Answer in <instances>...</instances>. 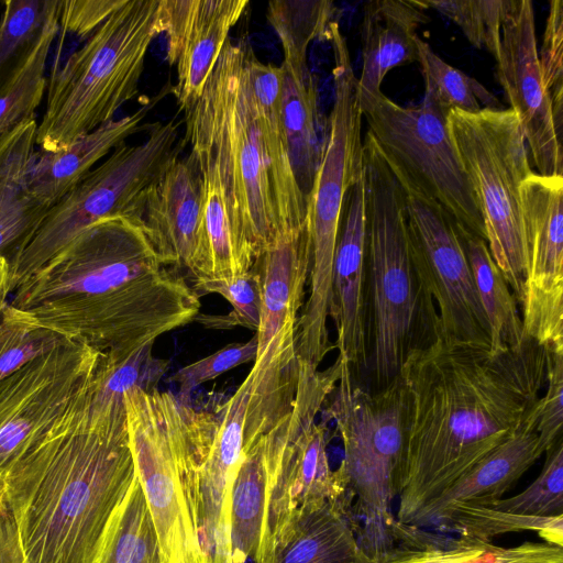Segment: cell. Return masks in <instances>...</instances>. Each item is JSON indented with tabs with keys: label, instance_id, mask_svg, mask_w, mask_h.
Returning a JSON list of instances; mask_svg holds the SVG:
<instances>
[{
	"label": "cell",
	"instance_id": "obj_3",
	"mask_svg": "<svg viewBox=\"0 0 563 563\" xmlns=\"http://www.w3.org/2000/svg\"><path fill=\"white\" fill-rule=\"evenodd\" d=\"M86 384L0 478L26 563H98L136 476L126 422L90 421Z\"/></svg>",
	"mask_w": 563,
	"mask_h": 563
},
{
	"label": "cell",
	"instance_id": "obj_37",
	"mask_svg": "<svg viewBox=\"0 0 563 563\" xmlns=\"http://www.w3.org/2000/svg\"><path fill=\"white\" fill-rule=\"evenodd\" d=\"M418 63L424 79V97L449 114L451 110L476 113L484 109H503L497 98L476 79L443 60L420 37Z\"/></svg>",
	"mask_w": 563,
	"mask_h": 563
},
{
	"label": "cell",
	"instance_id": "obj_21",
	"mask_svg": "<svg viewBox=\"0 0 563 563\" xmlns=\"http://www.w3.org/2000/svg\"><path fill=\"white\" fill-rule=\"evenodd\" d=\"M428 21L420 0H372L364 4L363 65L357 77L361 108L383 93L380 86L389 70L418 62L417 30Z\"/></svg>",
	"mask_w": 563,
	"mask_h": 563
},
{
	"label": "cell",
	"instance_id": "obj_27",
	"mask_svg": "<svg viewBox=\"0 0 563 563\" xmlns=\"http://www.w3.org/2000/svg\"><path fill=\"white\" fill-rule=\"evenodd\" d=\"M37 124L33 117L0 136V255L7 258L47 211L29 189Z\"/></svg>",
	"mask_w": 563,
	"mask_h": 563
},
{
	"label": "cell",
	"instance_id": "obj_9",
	"mask_svg": "<svg viewBox=\"0 0 563 563\" xmlns=\"http://www.w3.org/2000/svg\"><path fill=\"white\" fill-rule=\"evenodd\" d=\"M328 41L334 62L333 103L321 161L308 199L309 295L296 325L297 356L316 367L334 346L328 330L334 254L346 195L364 172L363 113L357 77L338 22L331 25Z\"/></svg>",
	"mask_w": 563,
	"mask_h": 563
},
{
	"label": "cell",
	"instance_id": "obj_14",
	"mask_svg": "<svg viewBox=\"0 0 563 563\" xmlns=\"http://www.w3.org/2000/svg\"><path fill=\"white\" fill-rule=\"evenodd\" d=\"M99 354L71 341L0 382V478L66 409L91 375Z\"/></svg>",
	"mask_w": 563,
	"mask_h": 563
},
{
	"label": "cell",
	"instance_id": "obj_26",
	"mask_svg": "<svg viewBox=\"0 0 563 563\" xmlns=\"http://www.w3.org/2000/svg\"><path fill=\"white\" fill-rule=\"evenodd\" d=\"M393 528L396 548L380 563H563V548L548 542L504 548L477 539L433 533L397 520Z\"/></svg>",
	"mask_w": 563,
	"mask_h": 563
},
{
	"label": "cell",
	"instance_id": "obj_22",
	"mask_svg": "<svg viewBox=\"0 0 563 563\" xmlns=\"http://www.w3.org/2000/svg\"><path fill=\"white\" fill-rule=\"evenodd\" d=\"M311 265V236L308 220L299 229L282 234L255 260L252 268L261 284L262 316L257 355L274 336L296 324L303 307L305 287Z\"/></svg>",
	"mask_w": 563,
	"mask_h": 563
},
{
	"label": "cell",
	"instance_id": "obj_6",
	"mask_svg": "<svg viewBox=\"0 0 563 563\" xmlns=\"http://www.w3.org/2000/svg\"><path fill=\"white\" fill-rule=\"evenodd\" d=\"M340 357V377L323 406L343 443L335 472L353 499L358 543L372 563H380L396 548L391 505L401 487L407 397L400 376L372 389Z\"/></svg>",
	"mask_w": 563,
	"mask_h": 563
},
{
	"label": "cell",
	"instance_id": "obj_30",
	"mask_svg": "<svg viewBox=\"0 0 563 563\" xmlns=\"http://www.w3.org/2000/svg\"><path fill=\"white\" fill-rule=\"evenodd\" d=\"M280 109L292 172L308 199L321 161L318 90L309 66L282 63Z\"/></svg>",
	"mask_w": 563,
	"mask_h": 563
},
{
	"label": "cell",
	"instance_id": "obj_29",
	"mask_svg": "<svg viewBox=\"0 0 563 563\" xmlns=\"http://www.w3.org/2000/svg\"><path fill=\"white\" fill-rule=\"evenodd\" d=\"M154 343L128 353L99 354L85 388L90 421L125 423L124 394L135 387L147 391L157 389L169 361L153 355Z\"/></svg>",
	"mask_w": 563,
	"mask_h": 563
},
{
	"label": "cell",
	"instance_id": "obj_24",
	"mask_svg": "<svg viewBox=\"0 0 563 563\" xmlns=\"http://www.w3.org/2000/svg\"><path fill=\"white\" fill-rule=\"evenodd\" d=\"M166 93L157 95L133 113L113 119L57 151H37L29 177L34 200L49 209L78 184L93 165L134 134L150 110Z\"/></svg>",
	"mask_w": 563,
	"mask_h": 563
},
{
	"label": "cell",
	"instance_id": "obj_23",
	"mask_svg": "<svg viewBox=\"0 0 563 563\" xmlns=\"http://www.w3.org/2000/svg\"><path fill=\"white\" fill-rule=\"evenodd\" d=\"M352 499L298 508L279 533L269 563H372L357 540Z\"/></svg>",
	"mask_w": 563,
	"mask_h": 563
},
{
	"label": "cell",
	"instance_id": "obj_25",
	"mask_svg": "<svg viewBox=\"0 0 563 563\" xmlns=\"http://www.w3.org/2000/svg\"><path fill=\"white\" fill-rule=\"evenodd\" d=\"M261 133L271 165L277 214L282 234L307 222V202L296 181L280 109L282 71L279 66L261 62L255 53L250 62Z\"/></svg>",
	"mask_w": 563,
	"mask_h": 563
},
{
	"label": "cell",
	"instance_id": "obj_32",
	"mask_svg": "<svg viewBox=\"0 0 563 563\" xmlns=\"http://www.w3.org/2000/svg\"><path fill=\"white\" fill-rule=\"evenodd\" d=\"M455 227L488 323L489 347L493 351H504L520 346L528 336L523 331L518 302L496 265L486 240Z\"/></svg>",
	"mask_w": 563,
	"mask_h": 563
},
{
	"label": "cell",
	"instance_id": "obj_41",
	"mask_svg": "<svg viewBox=\"0 0 563 563\" xmlns=\"http://www.w3.org/2000/svg\"><path fill=\"white\" fill-rule=\"evenodd\" d=\"M544 453L547 457L540 474L525 490L484 506L525 516L563 515V438Z\"/></svg>",
	"mask_w": 563,
	"mask_h": 563
},
{
	"label": "cell",
	"instance_id": "obj_45",
	"mask_svg": "<svg viewBox=\"0 0 563 563\" xmlns=\"http://www.w3.org/2000/svg\"><path fill=\"white\" fill-rule=\"evenodd\" d=\"M545 386L547 391L539 401L537 424L543 452L563 438V353L547 351Z\"/></svg>",
	"mask_w": 563,
	"mask_h": 563
},
{
	"label": "cell",
	"instance_id": "obj_7",
	"mask_svg": "<svg viewBox=\"0 0 563 563\" xmlns=\"http://www.w3.org/2000/svg\"><path fill=\"white\" fill-rule=\"evenodd\" d=\"M163 34L161 0H125L51 70L36 145L53 152L114 119L139 92L153 41Z\"/></svg>",
	"mask_w": 563,
	"mask_h": 563
},
{
	"label": "cell",
	"instance_id": "obj_19",
	"mask_svg": "<svg viewBox=\"0 0 563 563\" xmlns=\"http://www.w3.org/2000/svg\"><path fill=\"white\" fill-rule=\"evenodd\" d=\"M329 317L334 347L361 377L368 361V269L364 172L346 195L334 254Z\"/></svg>",
	"mask_w": 563,
	"mask_h": 563
},
{
	"label": "cell",
	"instance_id": "obj_28",
	"mask_svg": "<svg viewBox=\"0 0 563 563\" xmlns=\"http://www.w3.org/2000/svg\"><path fill=\"white\" fill-rule=\"evenodd\" d=\"M190 152L197 158L202 176V220L209 278L241 276L252 268L255 257L231 210L218 164L200 147L192 146Z\"/></svg>",
	"mask_w": 563,
	"mask_h": 563
},
{
	"label": "cell",
	"instance_id": "obj_1",
	"mask_svg": "<svg viewBox=\"0 0 563 563\" xmlns=\"http://www.w3.org/2000/svg\"><path fill=\"white\" fill-rule=\"evenodd\" d=\"M408 427L396 520L428 503L511 437L547 385V351L439 338L412 352L400 373Z\"/></svg>",
	"mask_w": 563,
	"mask_h": 563
},
{
	"label": "cell",
	"instance_id": "obj_15",
	"mask_svg": "<svg viewBox=\"0 0 563 563\" xmlns=\"http://www.w3.org/2000/svg\"><path fill=\"white\" fill-rule=\"evenodd\" d=\"M402 190L410 247L434 298L442 338L489 345L488 323L455 224Z\"/></svg>",
	"mask_w": 563,
	"mask_h": 563
},
{
	"label": "cell",
	"instance_id": "obj_40",
	"mask_svg": "<svg viewBox=\"0 0 563 563\" xmlns=\"http://www.w3.org/2000/svg\"><path fill=\"white\" fill-rule=\"evenodd\" d=\"M426 10L432 9L455 23L467 41L486 49L495 60L507 0H420Z\"/></svg>",
	"mask_w": 563,
	"mask_h": 563
},
{
	"label": "cell",
	"instance_id": "obj_12",
	"mask_svg": "<svg viewBox=\"0 0 563 563\" xmlns=\"http://www.w3.org/2000/svg\"><path fill=\"white\" fill-rule=\"evenodd\" d=\"M361 109L366 133L402 189L486 240L479 203L451 137L448 113L426 98L418 107H402L384 93Z\"/></svg>",
	"mask_w": 563,
	"mask_h": 563
},
{
	"label": "cell",
	"instance_id": "obj_48",
	"mask_svg": "<svg viewBox=\"0 0 563 563\" xmlns=\"http://www.w3.org/2000/svg\"><path fill=\"white\" fill-rule=\"evenodd\" d=\"M11 294L9 284V264L7 257L0 255V313L7 306L8 297Z\"/></svg>",
	"mask_w": 563,
	"mask_h": 563
},
{
	"label": "cell",
	"instance_id": "obj_31",
	"mask_svg": "<svg viewBox=\"0 0 563 563\" xmlns=\"http://www.w3.org/2000/svg\"><path fill=\"white\" fill-rule=\"evenodd\" d=\"M60 0H45L40 29L0 85V136L35 117L47 89L46 67L59 32Z\"/></svg>",
	"mask_w": 563,
	"mask_h": 563
},
{
	"label": "cell",
	"instance_id": "obj_2",
	"mask_svg": "<svg viewBox=\"0 0 563 563\" xmlns=\"http://www.w3.org/2000/svg\"><path fill=\"white\" fill-rule=\"evenodd\" d=\"M166 267L137 221L110 217L23 280L9 303L99 353H128L199 314V296Z\"/></svg>",
	"mask_w": 563,
	"mask_h": 563
},
{
	"label": "cell",
	"instance_id": "obj_36",
	"mask_svg": "<svg viewBox=\"0 0 563 563\" xmlns=\"http://www.w3.org/2000/svg\"><path fill=\"white\" fill-rule=\"evenodd\" d=\"M336 7L327 0H275L267 4V21L277 34L284 53L283 63L308 65V47L312 41H328L336 22Z\"/></svg>",
	"mask_w": 563,
	"mask_h": 563
},
{
	"label": "cell",
	"instance_id": "obj_8",
	"mask_svg": "<svg viewBox=\"0 0 563 563\" xmlns=\"http://www.w3.org/2000/svg\"><path fill=\"white\" fill-rule=\"evenodd\" d=\"M129 446L158 537L162 563H208L188 496L219 419L169 391L131 388L124 394Z\"/></svg>",
	"mask_w": 563,
	"mask_h": 563
},
{
	"label": "cell",
	"instance_id": "obj_5",
	"mask_svg": "<svg viewBox=\"0 0 563 563\" xmlns=\"http://www.w3.org/2000/svg\"><path fill=\"white\" fill-rule=\"evenodd\" d=\"M253 54L247 41H227L200 97L184 111V140L218 164L231 210L256 258L282 231L250 76Z\"/></svg>",
	"mask_w": 563,
	"mask_h": 563
},
{
	"label": "cell",
	"instance_id": "obj_44",
	"mask_svg": "<svg viewBox=\"0 0 563 563\" xmlns=\"http://www.w3.org/2000/svg\"><path fill=\"white\" fill-rule=\"evenodd\" d=\"M257 345L255 333L247 342L229 344L179 368L169 379L178 385L180 395L187 398L201 384L212 380L242 364L254 362L257 355Z\"/></svg>",
	"mask_w": 563,
	"mask_h": 563
},
{
	"label": "cell",
	"instance_id": "obj_18",
	"mask_svg": "<svg viewBox=\"0 0 563 563\" xmlns=\"http://www.w3.org/2000/svg\"><path fill=\"white\" fill-rule=\"evenodd\" d=\"M249 4L247 0H161L166 60L176 70L170 91L181 111L200 97L230 31Z\"/></svg>",
	"mask_w": 563,
	"mask_h": 563
},
{
	"label": "cell",
	"instance_id": "obj_43",
	"mask_svg": "<svg viewBox=\"0 0 563 563\" xmlns=\"http://www.w3.org/2000/svg\"><path fill=\"white\" fill-rule=\"evenodd\" d=\"M541 77L550 96L554 125L562 137L563 122V1L552 0L538 53Z\"/></svg>",
	"mask_w": 563,
	"mask_h": 563
},
{
	"label": "cell",
	"instance_id": "obj_42",
	"mask_svg": "<svg viewBox=\"0 0 563 563\" xmlns=\"http://www.w3.org/2000/svg\"><path fill=\"white\" fill-rule=\"evenodd\" d=\"M45 13V0H7L0 20V85L33 40Z\"/></svg>",
	"mask_w": 563,
	"mask_h": 563
},
{
	"label": "cell",
	"instance_id": "obj_34",
	"mask_svg": "<svg viewBox=\"0 0 563 563\" xmlns=\"http://www.w3.org/2000/svg\"><path fill=\"white\" fill-rule=\"evenodd\" d=\"M98 563H162L157 532L137 476L112 518Z\"/></svg>",
	"mask_w": 563,
	"mask_h": 563
},
{
	"label": "cell",
	"instance_id": "obj_10",
	"mask_svg": "<svg viewBox=\"0 0 563 563\" xmlns=\"http://www.w3.org/2000/svg\"><path fill=\"white\" fill-rule=\"evenodd\" d=\"M185 146L173 119L152 124L142 143L115 147L45 212L7 258L11 294L92 223L118 216L134 219Z\"/></svg>",
	"mask_w": 563,
	"mask_h": 563
},
{
	"label": "cell",
	"instance_id": "obj_35",
	"mask_svg": "<svg viewBox=\"0 0 563 563\" xmlns=\"http://www.w3.org/2000/svg\"><path fill=\"white\" fill-rule=\"evenodd\" d=\"M434 529L487 542L500 534L534 531L544 542L563 548V515L525 516L481 504L459 503L443 515Z\"/></svg>",
	"mask_w": 563,
	"mask_h": 563
},
{
	"label": "cell",
	"instance_id": "obj_20",
	"mask_svg": "<svg viewBox=\"0 0 563 563\" xmlns=\"http://www.w3.org/2000/svg\"><path fill=\"white\" fill-rule=\"evenodd\" d=\"M539 401L511 437L421 508L408 525L434 528L455 504L486 505L500 499L544 453L537 432Z\"/></svg>",
	"mask_w": 563,
	"mask_h": 563
},
{
	"label": "cell",
	"instance_id": "obj_38",
	"mask_svg": "<svg viewBox=\"0 0 563 563\" xmlns=\"http://www.w3.org/2000/svg\"><path fill=\"white\" fill-rule=\"evenodd\" d=\"M71 342L9 302L0 313V382L52 350Z\"/></svg>",
	"mask_w": 563,
	"mask_h": 563
},
{
	"label": "cell",
	"instance_id": "obj_33",
	"mask_svg": "<svg viewBox=\"0 0 563 563\" xmlns=\"http://www.w3.org/2000/svg\"><path fill=\"white\" fill-rule=\"evenodd\" d=\"M265 433L243 452L233 483L230 512L232 563H246L249 558L255 562L258 554L267 484Z\"/></svg>",
	"mask_w": 563,
	"mask_h": 563
},
{
	"label": "cell",
	"instance_id": "obj_13",
	"mask_svg": "<svg viewBox=\"0 0 563 563\" xmlns=\"http://www.w3.org/2000/svg\"><path fill=\"white\" fill-rule=\"evenodd\" d=\"M333 387L328 374H300L291 410L264 435L266 503L254 563H269L276 539L298 508L345 495L329 464L325 424L316 421Z\"/></svg>",
	"mask_w": 563,
	"mask_h": 563
},
{
	"label": "cell",
	"instance_id": "obj_47",
	"mask_svg": "<svg viewBox=\"0 0 563 563\" xmlns=\"http://www.w3.org/2000/svg\"><path fill=\"white\" fill-rule=\"evenodd\" d=\"M0 563H26L18 530L0 486Z\"/></svg>",
	"mask_w": 563,
	"mask_h": 563
},
{
	"label": "cell",
	"instance_id": "obj_46",
	"mask_svg": "<svg viewBox=\"0 0 563 563\" xmlns=\"http://www.w3.org/2000/svg\"><path fill=\"white\" fill-rule=\"evenodd\" d=\"M125 0H60L58 36L86 41Z\"/></svg>",
	"mask_w": 563,
	"mask_h": 563
},
{
	"label": "cell",
	"instance_id": "obj_4",
	"mask_svg": "<svg viewBox=\"0 0 563 563\" xmlns=\"http://www.w3.org/2000/svg\"><path fill=\"white\" fill-rule=\"evenodd\" d=\"M372 389L399 376L407 357L442 338L424 273L409 242L405 192L368 133L363 140Z\"/></svg>",
	"mask_w": 563,
	"mask_h": 563
},
{
	"label": "cell",
	"instance_id": "obj_11",
	"mask_svg": "<svg viewBox=\"0 0 563 563\" xmlns=\"http://www.w3.org/2000/svg\"><path fill=\"white\" fill-rule=\"evenodd\" d=\"M448 126L479 203L489 252L521 303L529 250L520 186L533 172L511 109L451 110Z\"/></svg>",
	"mask_w": 563,
	"mask_h": 563
},
{
	"label": "cell",
	"instance_id": "obj_16",
	"mask_svg": "<svg viewBox=\"0 0 563 563\" xmlns=\"http://www.w3.org/2000/svg\"><path fill=\"white\" fill-rule=\"evenodd\" d=\"M496 64L497 79L519 119L538 174L563 176L562 137L541 77L531 1L507 0Z\"/></svg>",
	"mask_w": 563,
	"mask_h": 563
},
{
	"label": "cell",
	"instance_id": "obj_39",
	"mask_svg": "<svg viewBox=\"0 0 563 563\" xmlns=\"http://www.w3.org/2000/svg\"><path fill=\"white\" fill-rule=\"evenodd\" d=\"M192 289L202 294H218L232 306L224 316L198 314L196 319L207 328L232 329L244 327L257 332L262 316V294L260 278L251 268L247 273L230 279L207 278L192 282Z\"/></svg>",
	"mask_w": 563,
	"mask_h": 563
},
{
	"label": "cell",
	"instance_id": "obj_17",
	"mask_svg": "<svg viewBox=\"0 0 563 563\" xmlns=\"http://www.w3.org/2000/svg\"><path fill=\"white\" fill-rule=\"evenodd\" d=\"M165 266L186 269L191 282L210 277L202 220V176L190 152L151 190L135 219Z\"/></svg>",
	"mask_w": 563,
	"mask_h": 563
}]
</instances>
